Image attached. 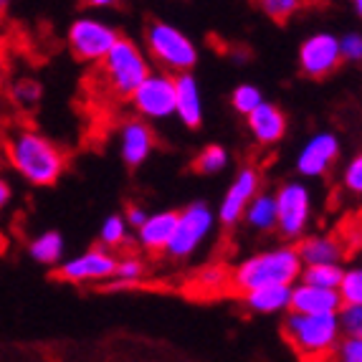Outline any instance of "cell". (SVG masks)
<instances>
[{
    "instance_id": "cell-31",
    "label": "cell",
    "mask_w": 362,
    "mask_h": 362,
    "mask_svg": "<svg viewBox=\"0 0 362 362\" xmlns=\"http://www.w3.org/2000/svg\"><path fill=\"white\" fill-rule=\"evenodd\" d=\"M41 94H43L41 84L33 81V78H21V81H16V84L11 86L13 102L18 104L21 109H33L41 102Z\"/></svg>"
},
{
    "instance_id": "cell-12",
    "label": "cell",
    "mask_w": 362,
    "mask_h": 362,
    "mask_svg": "<svg viewBox=\"0 0 362 362\" xmlns=\"http://www.w3.org/2000/svg\"><path fill=\"white\" fill-rule=\"evenodd\" d=\"M259 190H261L259 170L256 168L238 170L235 177L230 180L228 190H226L223 198H221V206H218L216 218L223 226H228V228H233L235 223H241L243 211H246V206L251 203V198H254Z\"/></svg>"
},
{
    "instance_id": "cell-35",
    "label": "cell",
    "mask_w": 362,
    "mask_h": 362,
    "mask_svg": "<svg viewBox=\"0 0 362 362\" xmlns=\"http://www.w3.org/2000/svg\"><path fill=\"white\" fill-rule=\"evenodd\" d=\"M339 51H342V61L347 64H362V33L350 30L339 38Z\"/></svg>"
},
{
    "instance_id": "cell-18",
    "label": "cell",
    "mask_w": 362,
    "mask_h": 362,
    "mask_svg": "<svg viewBox=\"0 0 362 362\" xmlns=\"http://www.w3.org/2000/svg\"><path fill=\"white\" fill-rule=\"evenodd\" d=\"M175 117L187 129H198L203 124V97L190 71L175 74Z\"/></svg>"
},
{
    "instance_id": "cell-37",
    "label": "cell",
    "mask_w": 362,
    "mask_h": 362,
    "mask_svg": "<svg viewBox=\"0 0 362 362\" xmlns=\"http://www.w3.org/2000/svg\"><path fill=\"white\" fill-rule=\"evenodd\" d=\"M11 198H13V187H11V182H8L6 177H0V211H3V208H8Z\"/></svg>"
},
{
    "instance_id": "cell-40",
    "label": "cell",
    "mask_w": 362,
    "mask_h": 362,
    "mask_svg": "<svg viewBox=\"0 0 362 362\" xmlns=\"http://www.w3.org/2000/svg\"><path fill=\"white\" fill-rule=\"evenodd\" d=\"M3 81H6V59H3V49H0V89H3Z\"/></svg>"
},
{
    "instance_id": "cell-36",
    "label": "cell",
    "mask_w": 362,
    "mask_h": 362,
    "mask_svg": "<svg viewBox=\"0 0 362 362\" xmlns=\"http://www.w3.org/2000/svg\"><path fill=\"white\" fill-rule=\"evenodd\" d=\"M150 216V213L145 211L142 206H129L127 211H124V221H127V226L129 228H139V226L145 223V218Z\"/></svg>"
},
{
    "instance_id": "cell-7",
    "label": "cell",
    "mask_w": 362,
    "mask_h": 362,
    "mask_svg": "<svg viewBox=\"0 0 362 362\" xmlns=\"http://www.w3.org/2000/svg\"><path fill=\"white\" fill-rule=\"evenodd\" d=\"M117 38H119V30L99 16H78L66 30L69 51L74 54V59L84 64H99L117 43Z\"/></svg>"
},
{
    "instance_id": "cell-15",
    "label": "cell",
    "mask_w": 362,
    "mask_h": 362,
    "mask_svg": "<svg viewBox=\"0 0 362 362\" xmlns=\"http://www.w3.org/2000/svg\"><path fill=\"white\" fill-rule=\"evenodd\" d=\"M246 124H248V134H251L256 145H261V147L279 145V142L284 139L286 127H289V122H286V115L281 112V107L266 102V99L251 112V115H246Z\"/></svg>"
},
{
    "instance_id": "cell-34",
    "label": "cell",
    "mask_w": 362,
    "mask_h": 362,
    "mask_svg": "<svg viewBox=\"0 0 362 362\" xmlns=\"http://www.w3.org/2000/svg\"><path fill=\"white\" fill-rule=\"evenodd\" d=\"M334 360L339 362H362V334H342L337 350H334Z\"/></svg>"
},
{
    "instance_id": "cell-4",
    "label": "cell",
    "mask_w": 362,
    "mask_h": 362,
    "mask_svg": "<svg viewBox=\"0 0 362 362\" xmlns=\"http://www.w3.org/2000/svg\"><path fill=\"white\" fill-rule=\"evenodd\" d=\"M152 71L150 56L129 38H117L109 54L99 61V81L102 89L115 99H129Z\"/></svg>"
},
{
    "instance_id": "cell-16",
    "label": "cell",
    "mask_w": 362,
    "mask_h": 362,
    "mask_svg": "<svg viewBox=\"0 0 362 362\" xmlns=\"http://www.w3.org/2000/svg\"><path fill=\"white\" fill-rule=\"evenodd\" d=\"M339 307H342V296H339L337 289H327V286L307 284V281H296V284H291L289 312L337 314Z\"/></svg>"
},
{
    "instance_id": "cell-26",
    "label": "cell",
    "mask_w": 362,
    "mask_h": 362,
    "mask_svg": "<svg viewBox=\"0 0 362 362\" xmlns=\"http://www.w3.org/2000/svg\"><path fill=\"white\" fill-rule=\"evenodd\" d=\"M129 226L124 221V216H107L102 221V228H99V243L107 248H122L127 246L129 241Z\"/></svg>"
},
{
    "instance_id": "cell-19",
    "label": "cell",
    "mask_w": 362,
    "mask_h": 362,
    "mask_svg": "<svg viewBox=\"0 0 362 362\" xmlns=\"http://www.w3.org/2000/svg\"><path fill=\"white\" fill-rule=\"evenodd\" d=\"M299 256L304 264H342L344 246L334 235L317 233V235H302L299 238Z\"/></svg>"
},
{
    "instance_id": "cell-32",
    "label": "cell",
    "mask_w": 362,
    "mask_h": 362,
    "mask_svg": "<svg viewBox=\"0 0 362 362\" xmlns=\"http://www.w3.org/2000/svg\"><path fill=\"white\" fill-rule=\"evenodd\" d=\"M337 320L342 334H347V337L362 334V304H342L337 312Z\"/></svg>"
},
{
    "instance_id": "cell-30",
    "label": "cell",
    "mask_w": 362,
    "mask_h": 362,
    "mask_svg": "<svg viewBox=\"0 0 362 362\" xmlns=\"http://www.w3.org/2000/svg\"><path fill=\"white\" fill-rule=\"evenodd\" d=\"M256 6L266 18L276 21V23H286L294 13H299L302 0H256Z\"/></svg>"
},
{
    "instance_id": "cell-42",
    "label": "cell",
    "mask_w": 362,
    "mask_h": 362,
    "mask_svg": "<svg viewBox=\"0 0 362 362\" xmlns=\"http://www.w3.org/2000/svg\"><path fill=\"white\" fill-rule=\"evenodd\" d=\"M8 6H11V0H0V16L8 11Z\"/></svg>"
},
{
    "instance_id": "cell-24",
    "label": "cell",
    "mask_w": 362,
    "mask_h": 362,
    "mask_svg": "<svg viewBox=\"0 0 362 362\" xmlns=\"http://www.w3.org/2000/svg\"><path fill=\"white\" fill-rule=\"evenodd\" d=\"M342 272H344L342 264H304L299 281L327 286V289H337L339 281H342Z\"/></svg>"
},
{
    "instance_id": "cell-6",
    "label": "cell",
    "mask_w": 362,
    "mask_h": 362,
    "mask_svg": "<svg viewBox=\"0 0 362 362\" xmlns=\"http://www.w3.org/2000/svg\"><path fill=\"white\" fill-rule=\"evenodd\" d=\"M216 213L208 203L203 200H195L187 208L177 211V223L173 230V238L168 243V251L165 256L175 261H185L190 256L198 254V248L206 243V238L216 228Z\"/></svg>"
},
{
    "instance_id": "cell-38",
    "label": "cell",
    "mask_w": 362,
    "mask_h": 362,
    "mask_svg": "<svg viewBox=\"0 0 362 362\" xmlns=\"http://www.w3.org/2000/svg\"><path fill=\"white\" fill-rule=\"evenodd\" d=\"M81 3L91 11H107V8L119 6V0H81Z\"/></svg>"
},
{
    "instance_id": "cell-10",
    "label": "cell",
    "mask_w": 362,
    "mask_h": 362,
    "mask_svg": "<svg viewBox=\"0 0 362 362\" xmlns=\"http://www.w3.org/2000/svg\"><path fill=\"white\" fill-rule=\"evenodd\" d=\"M117 269V256L107 246H91L84 254H76L71 259L59 264V279L69 284H107L112 281Z\"/></svg>"
},
{
    "instance_id": "cell-22",
    "label": "cell",
    "mask_w": 362,
    "mask_h": 362,
    "mask_svg": "<svg viewBox=\"0 0 362 362\" xmlns=\"http://www.w3.org/2000/svg\"><path fill=\"white\" fill-rule=\"evenodd\" d=\"M190 291L203 299H213L226 291H230V272L223 264H208L203 266L190 281Z\"/></svg>"
},
{
    "instance_id": "cell-8",
    "label": "cell",
    "mask_w": 362,
    "mask_h": 362,
    "mask_svg": "<svg viewBox=\"0 0 362 362\" xmlns=\"http://www.w3.org/2000/svg\"><path fill=\"white\" fill-rule=\"evenodd\" d=\"M276 230L284 235L286 241H299L302 235H307L309 226H312V211L314 200L312 190L304 182H284L276 193Z\"/></svg>"
},
{
    "instance_id": "cell-17",
    "label": "cell",
    "mask_w": 362,
    "mask_h": 362,
    "mask_svg": "<svg viewBox=\"0 0 362 362\" xmlns=\"http://www.w3.org/2000/svg\"><path fill=\"white\" fill-rule=\"evenodd\" d=\"M175 223H177V211L150 213L145 218V223L139 226V228H134L139 248L152 256L165 254L170 238H173V230H175Z\"/></svg>"
},
{
    "instance_id": "cell-33",
    "label": "cell",
    "mask_w": 362,
    "mask_h": 362,
    "mask_svg": "<svg viewBox=\"0 0 362 362\" xmlns=\"http://www.w3.org/2000/svg\"><path fill=\"white\" fill-rule=\"evenodd\" d=\"M342 187L355 198H362V152L355 155L342 170Z\"/></svg>"
},
{
    "instance_id": "cell-28",
    "label": "cell",
    "mask_w": 362,
    "mask_h": 362,
    "mask_svg": "<svg viewBox=\"0 0 362 362\" xmlns=\"http://www.w3.org/2000/svg\"><path fill=\"white\" fill-rule=\"evenodd\" d=\"M337 291L342 296V304H362V264H352L344 269Z\"/></svg>"
},
{
    "instance_id": "cell-11",
    "label": "cell",
    "mask_w": 362,
    "mask_h": 362,
    "mask_svg": "<svg viewBox=\"0 0 362 362\" xmlns=\"http://www.w3.org/2000/svg\"><path fill=\"white\" fill-rule=\"evenodd\" d=\"M299 69L309 78H325L334 74L342 64V51H339V38L334 33H312L299 43Z\"/></svg>"
},
{
    "instance_id": "cell-2",
    "label": "cell",
    "mask_w": 362,
    "mask_h": 362,
    "mask_svg": "<svg viewBox=\"0 0 362 362\" xmlns=\"http://www.w3.org/2000/svg\"><path fill=\"white\" fill-rule=\"evenodd\" d=\"M304 261L299 256V248L291 243L264 248L259 254H251L241 259L230 272V289L238 294L261 289L274 284H296L302 276Z\"/></svg>"
},
{
    "instance_id": "cell-14",
    "label": "cell",
    "mask_w": 362,
    "mask_h": 362,
    "mask_svg": "<svg viewBox=\"0 0 362 362\" xmlns=\"http://www.w3.org/2000/svg\"><path fill=\"white\" fill-rule=\"evenodd\" d=\"M155 150V134L142 117L122 122L119 127V157L127 168H139L150 160Z\"/></svg>"
},
{
    "instance_id": "cell-3",
    "label": "cell",
    "mask_w": 362,
    "mask_h": 362,
    "mask_svg": "<svg viewBox=\"0 0 362 362\" xmlns=\"http://www.w3.org/2000/svg\"><path fill=\"white\" fill-rule=\"evenodd\" d=\"M281 334L299 360H332L342 339L337 314L286 312Z\"/></svg>"
},
{
    "instance_id": "cell-20",
    "label": "cell",
    "mask_w": 362,
    "mask_h": 362,
    "mask_svg": "<svg viewBox=\"0 0 362 362\" xmlns=\"http://www.w3.org/2000/svg\"><path fill=\"white\" fill-rule=\"evenodd\" d=\"M243 296V304H246L248 312L254 314H281L289 312V296L291 286L286 284H274V286H261V289L246 291Z\"/></svg>"
},
{
    "instance_id": "cell-13",
    "label": "cell",
    "mask_w": 362,
    "mask_h": 362,
    "mask_svg": "<svg viewBox=\"0 0 362 362\" xmlns=\"http://www.w3.org/2000/svg\"><path fill=\"white\" fill-rule=\"evenodd\" d=\"M339 137L334 132H317L296 155V173L302 177H325L339 157Z\"/></svg>"
},
{
    "instance_id": "cell-21",
    "label": "cell",
    "mask_w": 362,
    "mask_h": 362,
    "mask_svg": "<svg viewBox=\"0 0 362 362\" xmlns=\"http://www.w3.org/2000/svg\"><path fill=\"white\" fill-rule=\"evenodd\" d=\"M243 221L254 233H272L276 230V198L274 193H256L243 211Z\"/></svg>"
},
{
    "instance_id": "cell-39",
    "label": "cell",
    "mask_w": 362,
    "mask_h": 362,
    "mask_svg": "<svg viewBox=\"0 0 362 362\" xmlns=\"http://www.w3.org/2000/svg\"><path fill=\"white\" fill-rule=\"evenodd\" d=\"M352 241H355L357 246L362 248V218L355 223V228H352Z\"/></svg>"
},
{
    "instance_id": "cell-5",
    "label": "cell",
    "mask_w": 362,
    "mask_h": 362,
    "mask_svg": "<svg viewBox=\"0 0 362 362\" xmlns=\"http://www.w3.org/2000/svg\"><path fill=\"white\" fill-rule=\"evenodd\" d=\"M145 49L157 66H163V71L170 74L193 71V66L198 64L195 41L187 36L185 30L168 23V21H155V23L147 25Z\"/></svg>"
},
{
    "instance_id": "cell-29",
    "label": "cell",
    "mask_w": 362,
    "mask_h": 362,
    "mask_svg": "<svg viewBox=\"0 0 362 362\" xmlns=\"http://www.w3.org/2000/svg\"><path fill=\"white\" fill-rule=\"evenodd\" d=\"M261 102H264V94H261V89L254 84H238L233 89V94H230V107L241 117L251 115Z\"/></svg>"
},
{
    "instance_id": "cell-41",
    "label": "cell",
    "mask_w": 362,
    "mask_h": 362,
    "mask_svg": "<svg viewBox=\"0 0 362 362\" xmlns=\"http://www.w3.org/2000/svg\"><path fill=\"white\" fill-rule=\"evenodd\" d=\"M352 6H355V13L362 18V0H352Z\"/></svg>"
},
{
    "instance_id": "cell-9",
    "label": "cell",
    "mask_w": 362,
    "mask_h": 362,
    "mask_svg": "<svg viewBox=\"0 0 362 362\" xmlns=\"http://www.w3.org/2000/svg\"><path fill=\"white\" fill-rule=\"evenodd\" d=\"M132 107L142 119L163 122L175 117V74L150 71L132 91Z\"/></svg>"
},
{
    "instance_id": "cell-1",
    "label": "cell",
    "mask_w": 362,
    "mask_h": 362,
    "mask_svg": "<svg viewBox=\"0 0 362 362\" xmlns=\"http://www.w3.org/2000/svg\"><path fill=\"white\" fill-rule=\"evenodd\" d=\"M3 152L8 165L36 187L56 185L66 170V152L33 127L13 129L3 142Z\"/></svg>"
},
{
    "instance_id": "cell-23",
    "label": "cell",
    "mask_w": 362,
    "mask_h": 362,
    "mask_svg": "<svg viewBox=\"0 0 362 362\" xmlns=\"http://www.w3.org/2000/svg\"><path fill=\"white\" fill-rule=\"evenodd\" d=\"M66 251V241L59 230H43L28 243V256L41 266H59Z\"/></svg>"
},
{
    "instance_id": "cell-25",
    "label": "cell",
    "mask_w": 362,
    "mask_h": 362,
    "mask_svg": "<svg viewBox=\"0 0 362 362\" xmlns=\"http://www.w3.org/2000/svg\"><path fill=\"white\" fill-rule=\"evenodd\" d=\"M230 163V155L223 145H206L203 150L195 155L193 168L198 170L200 175H218L223 173Z\"/></svg>"
},
{
    "instance_id": "cell-27",
    "label": "cell",
    "mask_w": 362,
    "mask_h": 362,
    "mask_svg": "<svg viewBox=\"0 0 362 362\" xmlns=\"http://www.w3.org/2000/svg\"><path fill=\"white\" fill-rule=\"evenodd\" d=\"M147 274V264L139 256H122V259H117V269H115V276H112V281H117V284L122 286H137L142 279H145Z\"/></svg>"
}]
</instances>
